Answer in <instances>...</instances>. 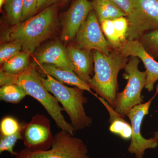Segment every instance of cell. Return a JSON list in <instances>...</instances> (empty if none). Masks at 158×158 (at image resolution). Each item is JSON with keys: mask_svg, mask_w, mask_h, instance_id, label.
<instances>
[{"mask_svg": "<svg viewBox=\"0 0 158 158\" xmlns=\"http://www.w3.org/2000/svg\"><path fill=\"white\" fill-rule=\"evenodd\" d=\"M58 27L57 8L53 5L25 21L13 25L5 32L3 37L8 42L19 43L22 51L31 54L55 33Z\"/></svg>", "mask_w": 158, "mask_h": 158, "instance_id": "1", "label": "cell"}, {"mask_svg": "<svg viewBox=\"0 0 158 158\" xmlns=\"http://www.w3.org/2000/svg\"><path fill=\"white\" fill-rule=\"evenodd\" d=\"M93 56L94 75L88 85L114 108L118 88V73L120 69L125 68L128 59L119 48L111 52L109 55L94 50Z\"/></svg>", "mask_w": 158, "mask_h": 158, "instance_id": "2", "label": "cell"}, {"mask_svg": "<svg viewBox=\"0 0 158 158\" xmlns=\"http://www.w3.org/2000/svg\"><path fill=\"white\" fill-rule=\"evenodd\" d=\"M37 76L46 89L62 104L75 131L84 129L91 125L92 119L87 116L84 107L88 102L84 95V90L76 87H69L49 75H46L44 78L38 73Z\"/></svg>", "mask_w": 158, "mask_h": 158, "instance_id": "3", "label": "cell"}, {"mask_svg": "<svg viewBox=\"0 0 158 158\" xmlns=\"http://www.w3.org/2000/svg\"><path fill=\"white\" fill-rule=\"evenodd\" d=\"M37 73L34 69L18 75L15 85H18L29 95L37 100L44 108L49 115L56 123L57 126L62 130L66 131L74 135L75 130L71 123L65 120L62 115L63 108L54 95H52L46 89Z\"/></svg>", "mask_w": 158, "mask_h": 158, "instance_id": "4", "label": "cell"}, {"mask_svg": "<svg viewBox=\"0 0 158 158\" xmlns=\"http://www.w3.org/2000/svg\"><path fill=\"white\" fill-rule=\"evenodd\" d=\"M87 145L80 138L61 130L54 136L52 147L45 151L24 148L16 153L15 158H90Z\"/></svg>", "mask_w": 158, "mask_h": 158, "instance_id": "5", "label": "cell"}, {"mask_svg": "<svg viewBox=\"0 0 158 158\" xmlns=\"http://www.w3.org/2000/svg\"><path fill=\"white\" fill-rule=\"evenodd\" d=\"M137 57H132L124 68V77L127 84L124 90L116 95L114 109L123 117L127 115L130 110L144 102L141 92L145 87L147 73L138 69L140 60Z\"/></svg>", "mask_w": 158, "mask_h": 158, "instance_id": "6", "label": "cell"}, {"mask_svg": "<svg viewBox=\"0 0 158 158\" xmlns=\"http://www.w3.org/2000/svg\"><path fill=\"white\" fill-rule=\"evenodd\" d=\"M127 40H138L145 31L158 30V0H130Z\"/></svg>", "mask_w": 158, "mask_h": 158, "instance_id": "7", "label": "cell"}, {"mask_svg": "<svg viewBox=\"0 0 158 158\" xmlns=\"http://www.w3.org/2000/svg\"><path fill=\"white\" fill-rule=\"evenodd\" d=\"M22 135L25 148L31 151L47 150L52 147L54 141L49 120L40 114L33 116L29 123L23 125Z\"/></svg>", "mask_w": 158, "mask_h": 158, "instance_id": "8", "label": "cell"}, {"mask_svg": "<svg viewBox=\"0 0 158 158\" xmlns=\"http://www.w3.org/2000/svg\"><path fill=\"white\" fill-rule=\"evenodd\" d=\"M75 39L74 46L81 49L98 51L110 55V44L106 39L94 11H91L86 21L79 29Z\"/></svg>", "mask_w": 158, "mask_h": 158, "instance_id": "9", "label": "cell"}, {"mask_svg": "<svg viewBox=\"0 0 158 158\" xmlns=\"http://www.w3.org/2000/svg\"><path fill=\"white\" fill-rule=\"evenodd\" d=\"M153 98L146 102L135 106L127 115L130 119L132 129L131 140L128 151L131 154L135 155L136 158H143L146 150L155 149L158 146V141L153 138L146 139L141 135V123L144 116L148 113Z\"/></svg>", "mask_w": 158, "mask_h": 158, "instance_id": "10", "label": "cell"}, {"mask_svg": "<svg viewBox=\"0 0 158 158\" xmlns=\"http://www.w3.org/2000/svg\"><path fill=\"white\" fill-rule=\"evenodd\" d=\"M93 9L91 2L88 0L75 1L63 18L61 39L68 42L74 39Z\"/></svg>", "mask_w": 158, "mask_h": 158, "instance_id": "11", "label": "cell"}, {"mask_svg": "<svg viewBox=\"0 0 158 158\" xmlns=\"http://www.w3.org/2000/svg\"><path fill=\"white\" fill-rule=\"evenodd\" d=\"M118 48L125 56L137 57L143 62L147 73L144 88L148 92L152 91L155 84L158 81L157 61L148 53L142 44L138 40H127Z\"/></svg>", "mask_w": 158, "mask_h": 158, "instance_id": "12", "label": "cell"}, {"mask_svg": "<svg viewBox=\"0 0 158 158\" xmlns=\"http://www.w3.org/2000/svg\"><path fill=\"white\" fill-rule=\"evenodd\" d=\"M35 59L37 65L49 64L74 71L67 48L59 41L50 43L42 47L37 52Z\"/></svg>", "mask_w": 158, "mask_h": 158, "instance_id": "13", "label": "cell"}, {"mask_svg": "<svg viewBox=\"0 0 158 158\" xmlns=\"http://www.w3.org/2000/svg\"><path fill=\"white\" fill-rule=\"evenodd\" d=\"M66 48L74 72L88 85L94 72L93 56L91 51L81 49L74 46H69Z\"/></svg>", "mask_w": 158, "mask_h": 158, "instance_id": "14", "label": "cell"}, {"mask_svg": "<svg viewBox=\"0 0 158 158\" xmlns=\"http://www.w3.org/2000/svg\"><path fill=\"white\" fill-rule=\"evenodd\" d=\"M38 65L40 70L45 75L51 76L63 84L74 86L88 91L97 97V95L91 91L89 85L82 81L73 71L61 69L49 64H39Z\"/></svg>", "mask_w": 158, "mask_h": 158, "instance_id": "15", "label": "cell"}, {"mask_svg": "<svg viewBox=\"0 0 158 158\" xmlns=\"http://www.w3.org/2000/svg\"><path fill=\"white\" fill-rule=\"evenodd\" d=\"M98 99L103 104L110 114V131L111 132L118 135L124 140L131 138L132 129L131 126L123 118L122 116L118 114L111 107L104 99L98 97Z\"/></svg>", "mask_w": 158, "mask_h": 158, "instance_id": "16", "label": "cell"}, {"mask_svg": "<svg viewBox=\"0 0 158 158\" xmlns=\"http://www.w3.org/2000/svg\"><path fill=\"white\" fill-rule=\"evenodd\" d=\"M91 4L100 23L106 20L127 16L124 11L111 0H93Z\"/></svg>", "mask_w": 158, "mask_h": 158, "instance_id": "17", "label": "cell"}, {"mask_svg": "<svg viewBox=\"0 0 158 158\" xmlns=\"http://www.w3.org/2000/svg\"><path fill=\"white\" fill-rule=\"evenodd\" d=\"M30 54L24 51L20 52L3 63L1 70L13 75H19L28 71L32 69L29 62Z\"/></svg>", "mask_w": 158, "mask_h": 158, "instance_id": "18", "label": "cell"}, {"mask_svg": "<svg viewBox=\"0 0 158 158\" xmlns=\"http://www.w3.org/2000/svg\"><path fill=\"white\" fill-rule=\"evenodd\" d=\"M26 95L23 89L15 84L4 85L0 88V99L6 102L19 103Z\"/></svg>", "mask_w": 158, "mask_h": 158, "instance_id": "19", "label": "cell"}, {"mask_svg": "<svg viewBox=\"0 0 158 158\" xmlns=\"http://www.w3.org/2000/svg\"><path fill=\"white\" fill-rule=\"evenodd\" d=\"M23 0H6L4 9L9 22L13 25L21 22Z\"/></svg>", "mask_w": 158, "mask_h": 158, "instance_id": "20", "label": "cell"}, {"mask_svg": "<svg viewBox=\"0 0 158 158\" xmlns=\"http://www.w3.org/2000/svg\"><path fill=\"white\" fill-rule=\"evenodd\" d=\"M141 43L148 53L158 59V30L152 31L142 36Z\"/></svg>", "mask_w": 158, "mask_h": 158, "instance_id": "21", "label": "cell"}, {"mask_svg": "<svg viewBox=\"0 0 158 158\" xmlns=\"http://www.w3.org/2000/svg\"><path fill=\"white\" fill-rule=\"evenodd\" d=\"M23 125L13 116H6L2 118L0 123L1 136L13 135L22 130Z\"/></svg>", "mask_w": 158, "mask_h": 158, "instance_id": "22", "label": "cell"}, {"mask_svg": "<svg viewBox=\"0 0 158 158\" xmlns=\"http://www.w3.org/2000/svg\"><path fill=\"white\" fill-rule=\"evenodd\" d=\"M100 23L103 33L110 45L116 49L119 48L122 44L116 34L113 20H106Z\"/></svg>", "mask_w": 158, "mask_h": 158, "instance_id": "23", "label": "cell"}, {"mask_svg": "<svg viewBox=\"0 0 158 158\" xmlns=\"http://www.w3.org/2000/svg\"><path fill=\"white\" fill-rule=\"evenodd\" d=\"M22 50L20 44L10 41L2 44L0 47V64H3Z\"/></svg>", "mask_w": 158, "mask_h": 158, "instance_id": "24", "label": "cell"}, {"mask_svg": "<svg viewBox=\"0 0 158 158\" xmlns=\"http://www.w3.org/2000/svg\"><path fill=\"white\" fill-rule=\"evenodd\" d=\"M20 139L22 140V131L10 135L1 136L0 153L8 152L11 156H15L17 152L14 151V147L17 141Z\"/></svg>", "mask_w": 158, "mask_h": 158, "instance_id": "25", "label": "cell"}, {"mask_svg": "<svg viewBox=\"0 0 158 158\" xmlns=\"http://www.w3.org/2000/svg\"><path fill=\"white\" fill-rule=\"evenodd\" d=\"M114 28L122 44L127 41L129 23L126 16H121L113 19Z\"/></svg>", "mask_w": 158, "mask_h": 158, "instance_id": "26", "label": "cell"}, {"mask_svg": "<svg viewBox=\"0 0 158 158\" xmlns=\"http://www.w3.org/2000/svg\"><path fill=\"white\" fill-rule=\"evenodd\" d=\"M37 4L38 0H23L22 22L25 21L34 16L37 11Z\"/></svg>", "mask_w": 158, "mask_h": 158, "instance_id": "27", "label": "cell"}, {"mask_svg": "<svg viewBox=\"0 0 158 158\" xmlns=\"http://www.w3.org/2000/svg\"><path fill=\"white\" fill-rule=\"evenodd\" d=\"M18 75H13L1 70L0 71V85H4L15 84V80Z\"/></svg>", "mask_w": 158, "mask_h": 158, "instance_id": "28", "label": "cell"}, {"mask_svg": "<svg viewBox=\"0 0 158 158\" xmlns=\"http://www.w3.org/2000/svg\"><path fill=\"white\" fill-rule=\"evenodd\" d=\"M124 11L127 15L130 14L131 11V1L130 0H111Z\"/></svg>", "mask_w": 158, "mask_h": 158, "instance_id": "29", "label": "cell"}, {"mask_svg": "<svg viewBox=\"0 0 158 158\" xmlns=\"http://www.w3.org/2000/svg\"><path fill=\"white\" fill-rule=\"evenodd\" d=\"M59 0H38L37 11L40 9H46L48 7L54 5Z\"/></svg>", "mask_w": 158, "mask_h": 158, "instance_id": "30", "label": "cell"}, {"mask_svg": "<svg viewBox=\"0 0 158 158\" xmlns=\"http://www.w3.org/2000/svg\"><path fill=\"white\" fill-rule=\"evenodd\" d=\"M153 138L156 140V141H158V131L156 132L155 133L154 136L153 137Z\"/></svg>", "mask_w": 158, "mask_h": 158, "instance_id": "31", "label": "cell"}, {"mask_svg": "<svg viewBox=\"0 0 158 158\" xmlns=\"http://www.w3.org/2000/svg\"><path fill=\"white\" fill-rule=\"evenodd\" d=\"M6 0H0V8H2L3 5H5Z\"/></svg>", "mask_w": 158, "mask_h": 158, "instance_id": "32", "label": "cell"}, {"mask_svg": "<svg viewBox=\"0 0 158 158\" xmlns=\"http://www.w3.org/2000/svg\"><path fill=\"white\" fill-rule=\"evenodd\" d=\"M69 1V0H63L64 2H68Z\"/></svg>", "mask_w": 158, "mask_h": 158, "instance_id": "33", "label": "cell"}, {"mask_svg": "<svg viewBox=\"0 0 158 158\" xmlns=\"http://www.w3.org/2000/svg\"><path fill=\"white\" fill-rule=\"evenodd\" d=\"M156 88L157 89V90H158V85H157V86Z\"/></svg>", "mask_w": 158, "mask_h": 158, "instance_id": "34", "label": "cell"}]
</instances>
